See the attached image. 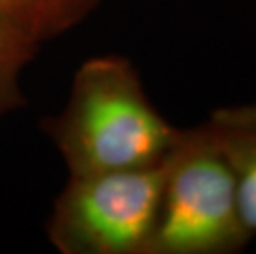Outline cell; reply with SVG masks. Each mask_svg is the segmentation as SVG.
Wrapping results in <instances>:
<instances>
[{
	"instance_id": "3957f363",
	"label": "cell",
	"mask_w": 256,
	"mask_h": 254,
	"mask_svg": "<svg viewBox=\"0 0 256 254\" xmlns=\"http://www.w3.org/2000/svg\"><path fill=\"white\" fill-rule=\"evenodd\" d=\"M164 160L140 169L70 175L48 221L52 245L63 254H146Z\"/></svg>"
},
{
	"instance_id": "5b68a950",
	"label": "cell",
	"mask_w": 256,
	"mask_h": 254,
	"mask_svg": "<svg viewBox=\"0 0 256 254\" xmlns=\"http://www.w3.org/2000/svg\"><path fill=\"white\" fill-rule=\"evenodd\" d=\"M100 0H0V26L40 45L64 33L91 13Z\"/></svg>"
},
{
	"instance_id": "7a4b0ae2",
	"label": "cell",
	"mask_w": 256,
	"mask_h": 254,
	"mask_svg": "<svg viewBox=\"0 0 256 254\" xmlns=\"http://www.w3.org/2000/svg\"><path fill=\"white\" fill-rule=\"evenodd\" d=\"M252 235L240 218L232 169L206 126L182 131L166 155L146 254H228Z\"/></svg>"
},
{
	"instance_id": "6da1fadb",
	"label": "cell",
	"mask_w": 256,
	"mask_h": 254,
	"mask_svg": "<svg viewBox=\"0 0 256 254\" xmlns=\"http://www.w3.org/2000/svg\"><path fill=\"white\" fill-rule=\"evenodd\" d=\"M46 129L70 175L159 164L182 132L154 109L134 66L118 55L81 64L66 107Z\"/></svg>"
},
{
	"instance_id": "8992f818",
	"label": "cell",
	"mask_w": 256,
	"mask_h": 254,
	"mask_svg": "<svg viewBox=\"0 0 256 254\" xmlns=\"http://www.w3.org/2000/svg\"><path fill=\"white\" fill-rule=\"evenodd\" d=\"M36 48L38 43L24 33L0 26V117L25 104L18 79Z\"/></svg>"
},
{
	"instance_id": "277c9868",
	"label": "cell",
	"mask_w": 256,
	"mask_h": 254,
	"mask_svg": "<svg viewBox=\"0 0 256 254\" xmlns=\"http://www.w3.org/2000/svg\"><path fill=\"white\" fill-rule=\"evenodd\" d=\"M205 126L232 169L240 218L256 235V104L220 109Z\"/></svg>"
}]
</instances>
